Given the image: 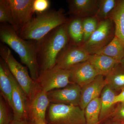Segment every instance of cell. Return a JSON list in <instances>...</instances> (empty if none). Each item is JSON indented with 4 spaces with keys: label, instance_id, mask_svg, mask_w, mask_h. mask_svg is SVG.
Listing matches in <instances>:
<instances>
[{
    "label": "cell",
    "instance_id": "cell-33",
    "mask_svg": "<svg viewBox=\"0 0 124 124\" xmlns=\"http://www.w3.org/2000/svg\"><path fill=\"white\" fill-rule=\"evenodd\" d=\"M107 124H121L120 122H117V121H116L115 122H110L108 123Z\"/></svg>",
    "mask_w": 124,
    "mask_h": 124
},
{
    "label": "cell",
    "instance_id": "cell-29",
    "mask_svg": "<svg viewBox=\"0 0 124 124\" xmlns=\"http://www.w3.org/2000/svg\"><path fill=\"white\" fill-rule=\"evenodd\" d=\"M113 116L116 121L124 122V103H120L113 113Z\"/></svg>",
    "mask_w": 124,
    "mask_h": 124
},
{
    "label": "cell",
    "instance_id": "cell-23",
    "mask_svg": "<svg viewBox=\"0 0 124 124\" xmlns=\"http://www.w3.org/2000/svg\"><path fill=\"white\" fill-rule=\"evenodd\" d=\"M101 109L100 97L90 102L84 110L86 124H98Z\"/></svg>",
    "mask_w": 124,
    "mask_h": 124
},
{
    "label": "cell",
    "instance_id": "cell-26",
    "mask_svg": "<svg viewBox=\"0 0 124 124\" xmlns=\"http://www.w3.org/2000/svg\"><path fill=\"white\" fill-rule=\"evenodd\" d=\"M0 22L13 26L11 9L7 0H0Z\"/></svg>",
    "mask_w": 124,
    "mask_h": 124
},
{
    "label": "cell",
    "instance_id": "cell-32",
    "mask_svg": "<svg viewBox=\"0 0 124 124\" xmlns=\"http://www.w3.org/2000/svg\"><path fill=\"white\" fill-rule=\"evenodd\" d=\"M120 63L121 64L122 66L124 68V57L123 58V59L121 61Z\"/></svg>",
    "mask_w": 124,
    "mask_h": 124
},
{
    "label": "cell",
    "instance_id": "cell-24",
    "mask_svg": "<svg viewBox=\"0 0 124 124\" xmlns=\"http://www.w3.org/2000/svg\"><path fill=\"white\" fill-rule=\"evenodd\" d=\"M117 1L116 0H98V11L94 17L101 21L108 19L109 15L116 7Z\"/></svg>",
    "mask_w": 124,
    "mask_h": 124
},
{
    "label": "cell",
    "instance_id": "cell-16",
    "mask_svg": "<svg viewBox=\"0 0 124 124\" xmlns=\"http://www.w3.org/2000/svg\"><path fill=\"white\" fill-rule=\"evenodd\" d=\"M11 73L6 63L0 59V89L1 94L9 106L12 109L13 86L11 82Z\"/></svg>",
    "mask_w": 124,
    "mask_h": 124
},
{
    "label": "cell",
    "instance_id": "cell-27",
    "mask_svg": "<svg viewBox=\"0 0 124 124\" xmlns=\"http://www.w3.org/2000/svg\"><path fill=\"white\" fill-rule=\"evenodd\" d=\"M8 104L1 95L0 96V124H10L14 119L7 106Z\"/></svg>",
    "mask_w": 124,
    "mask_h": 124
},
{
    "label": "cell",
    "instance_id": "cell-28",
    "mask_svg": "<svg viewBox=\"0 0 124 124\" xmlns=\"http://www.w3.org/2000/svg\"><path fill=\"white\" fill-rule=\"evenodd\" d=\"M50 6L49 0H34L33 5V11L36 13H40L47 11Z\"/></svg>",
    "mask_w": 124,
    "mask_h": 124
},
{
    "label": "cell",
    "instance_id": "cell-7",
    "mask_svg": "<svg viewBox=\"0 0 124 124\" xmlns=\"http://www.w3.org/2000/svg\"><path fill=\"white\" fill-rule=\"evenodd\" d=\"M38 82L42 90L47 93L62 88L72 83L69 70L62 69L56 65L51 69L40 71Z\"/></svg>",
    "mask_w": 124,
    "mask_h": 124
},
{
    "label": "cell",
    "instance_id": "cell-25",
    "mask_svg": "<svg viewBox=\"0 0 124 124\" xmlns=\"http://www.w3.org/2000/svg\"><path fill=\"white\" fill-rule=\"evenodd\" d=\"M98 24L97 19L94 17H89L82 19L84 33L82 43L86 42L90 38L96 31Z\"/></svg>",
    "mask_w": 124,
    "mask_h": 124
},
{
    "label": "cell",
    "instance_id": "cell-6",
    "mask_svg": "<svg viewBox=\"0 0 124 124\" xmlns=\"http://www.w3.org/2000/svg\"><path fill=\"white\" fill-rule=\"evenodd\" d=\"M113 23L110 18L100 21L97 28L90 38L80 46L90 54H96L115 37Z\"/></svg>",
    "mask_w": 124,
    "mask_h": 124
},
{
    "label": "cell",
    "instance_id": "cell-13",
    "mask_svg": "<svg viewBox=\"0 0 124 124\" xmlns=\"http://www.w3.org/2000/svg\"><path fill=\"white\" fill-rule=\"evenodd\" d=\"M69 70L71 82L81 88L93 81L98 75L88 61L76 64Z\"/></svg>",
    "mask_w": 124,
    "mask_h": 124
},
{
    "label": "cell",
    "instance_id": "cell-3",
    "mask_svg": "<svg viewBox=\"0 0 124 124\" xmlns=\"http://www.w3.org/2000/svg\"><path fill=\"white\" fill-rule=\"evenodd\" d=\"M69 20L62 9H49L37 13L19 36L24 40L38 41Z\"/></svg>",
    "mask_w": 124,
    "mask_h": 124
},
{
    "label": "cell",
    "instance_id": "cell-11",
    "mask_svg": "<svg viewBox=\"0 0 124 124\" xmlns=\"http://www.w3.org/2000/svg\"><path fill=\"white\" fill-rule=\"evenodd\" d=\"M11 79L13 86L12 94L14 119L28 120L29 100L25 93L11 73Z\"/></svg>",
    "mask_w": 124,
    "mask_h": 124
},
{
    "label": "cell",
    "instance_id": "cell-10",
    "mask_svg": "<svg viewBox=\"0 0 124 124\" xmlns=\"http://www.w3.org/2000/svg\"><path fill=\"white\" fill-rule=\"evenodd\" d=\"M81 90L80 86L72 82L64 88L54 90L47 94L52 103L79 106Z\"/></svg>",
    "mask_w": 124,
    "mask_h": 124
},
{
    "label": "cell",
    "instance_id": "cell-18",
    "mask_svg": "<svg viewBox=\"0 0 124 124\" xmlns=\"http://www.w3.org/2000/svg\"><path fill=\"white\" fill-rule=\"evenodd\" d=\"M108 18L112 20L115 24V36L124 45V0L117 1Z\"/></svg>",
    "mask_w": 124,
    "mask_h": 124
},
{
    "label": "cell",
    "instance_id": "cell-8",
    "mask_svg": "<svg viewBox=\"0 0 124 124\" xmlns=\"http://www.w3.org/2000/svg\"><path fill=\"white\" fill-rule=\"evenodd\" d=\"M11 9L13 26L19 36L33 18L34 0H7Z\"/></svg>",
    "mask_w": 124,
    "mask_h": 124
},
{
    "label": "cell",
    "instance_id": "cell-34",
    "mask_svg": "<svg viewBox=\"0 0 124 124\" xmlns=\"http://www.w3.org/2000/svg\"><path fill=\"white\" fill-rule=\"evenodd\" d=\"M31 124H47L46 123L42 122H35V123H31Z\"/></svg>",
    "mask_w": 124,
    "mask_h": 124
},
{
    "label": "cell",
    "instance_id": "cell-35",
    "mask_svg": "<svg viewBox=\"0 0 124 124\" xmlns=\"http://www.w3.org/2000/svg\"><path fill=\"white\" fill-rule=\"evenodd\" d=\"M121 124H124V122H120Z\"/></svg>",
    "mask_w": 124,
    "mask_h": 124
},
{
    "label": "cell",
    "instance_id": "cell-19",
    "mask_svg": "<svg viewBox=\"0 0 124 124\" xmlns=\"http://www.w3.org/2000/svg\"><path fill=\"white\" fill-rule=\"evenodd\" d=\"M116 94L115 91L106 85L101 94V109L99 117L100 121L103 120L110 114L113 109Z\"/></svg>",
    "mask_w": 124,
    "mask_h": 124
},
{
    "label": "cell",
    "instance_id": "cell-4",
    "mask_svg": "<svg viewBox=\"0 0 124 124\" xmlns=\"http://www.w3.org/2000/svg\"><path fill=\"white\" fill-rule=\"evenodd\" d=\"M0 55L29 100L32 99L42 90L39 83L32 79L27 67L19 62L9 47L2 42L0 43Z\"/></svg>",
    "mask_w": 124,
    "mask_h": 124
},
{
    "label": "cell",
    "instance_id": "cell-15",
    "mask_svg": "<svg viewBox=\"0 0 124 124\" xmlns=\"http://www.w3.org/2000/svg\"><path fill=\"white\" fill-rule=\"evenodd\" d=\"M106 85L104 76L98 75L93 81L81 88L80 107L84 110L90 102L99 97Z\"/></svg>",
    "mask_w": 124,
    "mask_h": 124
},
{
    "label": "cell",
    "instance_id": "cell-22",
    "mask_svg": "<svg viewBox=\"0 0 124 124\" xmlns=\"http://www.w3.org/2000/svg\"><path fill=\"white\" fill-rule=\"evenodd\" d=\"M68 32L71 43L77 45H81L83 42L84 35L82 19L74 17L69 20Z\"/></svg>",
    "mask_w": 124,
    "mask_h": 124
},
{
    "label": "cell",
    "instance_id": "cell-30",
    "mask_svg": "<svg viewBox=\"0 0 124 124\" xmlns=\"http://www.w3.org/2000/svg\"><path fill=\"white\" fill-rule=\"evenodd\" d=\"M120 103H124V88L121 90L120 93L116 95L114 101V104Z\"/></svg>",
    "mask_w": 124,
    "mask_h": 124
},
{
    "label": "cell",
    "instance_id": "cell-5",
    "mask_svg": "<svg viewBox=\"0 0 124 124\" xmlns=\"http://www.w3.org/2000/svg\"><path fill=\"white\" fill-rule=\"evenodd\" d=\"M47 124H86L85 111L79 106L51 103L49 106Z\"/></svg>",
    "mask_w": 124,
    "mask_h": 124
},
{
    "label": "cell",
    "instance_id": "cell-21",
    "mask_svg": "<svg viewBox=\"0 0 124 124\" xmlns=\"http://www.w3.org/2000/svg\"><path fill=\"white\" fill-rule=\"evenodd\" d=\"M119 63L116 65L105 79L107 85L115 91L121 90L124 88V68L121 64V66H119Z\"/></svg>",
    "mask_w": 124,
    "mask_h": 124
},
{
    "label": "cell",
    "instance_id": "cell-20",
    "mask_svg": "<svg viewBox=\"0 0 124 124\" xmlns=\"http://www.w3.org/2000/svg\"><path fill=\"white\" fill-rule=\"evenodd\" d=\"M95 54L107 55L120 63L124 57V45L115 36L108 44Z\"/></svg>",
    "mask_w": 124,
    "mask_h": 124
},
{
    "label": "cell",
    "instance_id": "cell-9",
    "mask_svg": "<svg viewBox=\"0 0 124 124\" xmlns=\"http://www.w3.org/2000/svg\"><path fill=\"white\" fill-rule=\"evenodd\" d=\"M90 55L80 46L69 42L58 55L55 65L69 70L76 64L88 61Z\"/></svg>",
    "mask_w": 124,
    "mask_h": 124
},
{
    "label": "cell",
    "instance_id": "cell-1",
    "mask_svg": "<svg viewBox=\"0 0 124 124\" xmlns=\"http://www.w3.org/2000/svg\"><path fill=\"white\" fill-rule=\"evenodd\" d=\"M0 39L17 54L21 62L29 69L32 79L38 82L40 69L35 41L22 39L11 25L7 23L0 24Z\"/></svg>",
    "mask_w": 124,
    "mask_h": 124
},
{
    "label": "cell",
    "instance_id": "cell-12",
    "mask_svg": "<svg viewBox=\"0 0 124 124\" xmlns=\"http://www.w3.org/2000/svg\"><path fill=\"white\" fill-rule=\"evenodd\" d=\"M50 103L47 93L41 90L29 101L28 117L30 122L46 123V111Z\"/></svg>",
    "mask_w": 124,
    "mask_h": 124
},
{
    "label": "cell",
    "instance_id": "cell-14",
    "mask_svg": "<svg viewBox=\"0 0 124 124\" xmlns=\"http://www.w3.org/2000/svg\"><path fill=\"white\" fill-rule=\"evenodd\" d=\"M68 14L73 17L80 18L95 17L97 12L98 0H71L67 1Z\"/></svg>",
    "mask_w": 124,
    "mask_h": 124
},
{
    "label": "cell",
    "instance_id": "cell-17",
    "mask_svg": "<svg viewBox=\"0 0 124 124\" xmlns=\"http://www.w3.org/2000/svg\"><path fill=\"white\" fill-rule=\"evenodd\" d=\"M88 61L96 71L98 75L106 76L118 63L112 58L102 54H90Z\"/></svg>",
    "mask_w": 124,
    "mask_h": 124
},
{
    "label": "cell",
    "instance_id": "cell-31",
    "mask_svg": "<svg viewBox=\"0 0 124 124\" xmlns=\"http://www.w3.org/2000/svg\"><path fill=\"white\" fill-rule=\"evenodd\" d=\"M10 124H32L27 120H16L14 119Z\"/></svg>",
    "mask_w": 124,
    "mask_h": 124
},
{
    "label": "cell",
    "instance_id": "cell-2",
    "mask_svg": "<svg viewBox=\"0 0 124 124\" xmlns=\"http://www.w3.org/2000/svg\"><path fill=\"white\" fill-rule=\"evenodd\" d=\"M68 22L54 29L40 39L35 41L40 71L55 66L58 55L69 43Z\"/></svg>",
    "mask_w": 124,
    "mask_h": 124
}]
</instances>
